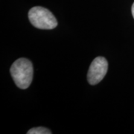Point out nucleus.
Here are the masks:
<instances>
[{"label":"nucleus","mask_w":134,"mask_h":134,"mask_svg":"<svg viewBox=\"0 0 134 134\" xmlns=\"http://www.w3.org/2000/svg\"><path fill=\"white\" fill-rule=\"evenodd\" d=\"M10 75L16 85L22 90L27 89L33 80L32 63L27 58H19L10 67Z\"/></svg>","instance_id":"1"},{"label":"nucleus","mask_w":134,"mask_h":134,"mask_svg":"<svg viewBox=\"0 0 134 134\" xmlns=\"http://www.w3.org/2000/svg\"><path fill=\"white\" fill-rule=\"evenodd\" d=\"M29 19L32 25L39 29H53L58 26V21L52 13L40 6L29 10Z\"/></svg>","instance_id":"2"},{"label":"nucleus","mask_w":134,"mask_h":134,"mask_svg":"<svg viewBox=\"0 0 134 134\" xmlns=\"http://www.w3.org/2000/svg\"><path fill=\"white\" fill-rule=\"evenodd\" d=\"M108 70V62L103 57L95 58L92 62L87 73V80L90 84L96 85L100 83Z\"/></svg>","instance_id":"3"},{"label":"nucleus","mask_w":134,"mask_h":134,"mask_svg":"<svg viewBox=\"0 0 134 134\" xmlns=\"http://www.w3.org/2000/svg\"><path fill=\"white\" fill-rule=\"evenodd\" d=\"M28 134H51L52 131L50 130L47 129L43 127H34L32 129H30L27 132Z\"/></svg>","instance_id":"4"},{"label":"nucleus","mask_w":134,"mask_h":134,"mask_svg":"<svg viewBox=\"0 0 134 134\" xmlns=\"http://www.w3.org/2000/svg\"><path fill=\"white\" fill-rule=\"evenodd\" d=\"M131 11H132V15H133V16L134 18V2L133 5H132V8H131Z\"/></svg>","instance_id":"5"}]
</instances>
